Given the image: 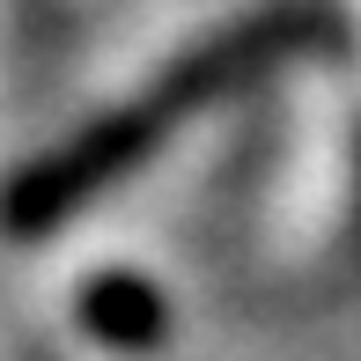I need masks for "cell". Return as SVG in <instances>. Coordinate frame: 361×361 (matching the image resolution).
<instances>
[{
    "label": "cell",
    "instance_id": "cell-2",
    "mask_svg": "<svg viewBox=\"0 0 361 361\" xmlns=\"http://www.w3.org/2000/svg\"><path fill=\"white\" fill-rule=\"evenodd\" d=\"M81 324L111 347H155L162 339V295L140 273H104L81 288Z\"/></svg>",
    "mask_w": 361,
    "mask_h": 361
},
{
    "label": "cell",
    "instance_id": "cell-1",
    "mask_svg": "<svg viewBox=\"0 0 361 361\" xmlns=\"http://www.w3.org/2000/svg\"><path fill=\"white\" fill-rule=\"evenodd\" d=\"M339 44H347V15H339L332 0H266V8L236 15V23L214 30L207 44L177 52L133 104L89 118L81 133L59 140L52 155L23 162V170L0 185V228H8V236H52V228L74 221L96 192H111L118 177H133L162 147V133H170L177 118L214 111L221 96L266 81L273 67H288V59H302V52H339Z\"/></svg>",
    "mask_w": 361,
    "mask_h": 361
}]
</instances>
